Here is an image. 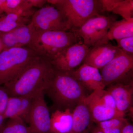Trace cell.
I'll return each mask as SVG.
<instances>
[{"label": "cell", "instance_id": "277c9868", "mask_svg": "<svg viewBox=\"0 0 133 133\" xmlns=\"http://www.w3.org/2000/svg\"><path fill=\"white\" fill-rule=\"evenodd\" d=\"M66 18L70 31H74L93 17L103 13L100 0H48Z\"/></svg>", "mask_w": 133, "mask_h": 133}, {"label": "cell", "instance_id": "d4e9b609", "mask_svg": "<svg viewBox=\"0 0 133 133\" xmlns=\"http://www.w3.org/2000/svg\"><path fill=\"white\" fill-rule=\"evenodd\" d=\"M116 41L118 48L125 53L133 55V36L117 39Z\"/></svg>", "mask_w": 133, "mask_h": 133}, {"label": "cell", "instance_id": "8992f818", "mask_svg": "<svg viewBox=\"0 0 133 133\" xmlns=\"http://www.w3.org/2000/svg\"><path fill=\"white\" fill-rule=\"evenodd\" d=\"M115 15H99L93 17L80 28L73 31L83 40V43L88 48L109 42L108 30L112 23L116 21Z\"/></svg>", "mask_w": 133, "mask_h": 133}, {"label": "cell", "instance_id": "7c38bea8", "mask_svg": "<svg viewBox=\"0 0 133 133\" xmlns=\"http://www.w3.org/2000/svg\"><path fill=\"white\" fill-rule=\"evenodd\" d=\"M91 116L93 122L96 123L116 117H125L117 110L108 107L100 95L99 90L94 91L84 99Z\"/></svg>", "mask_w": 133, "mask_h": 133}, {"label": "cell", "instance_id": "8fae6325", "mask_svg": "<svg viewBox=\"0 0 133 133\" xmlns=\"http://www.w3.org/2000/svg\"><path fill=\"white\" fill-rule=\"evenodd\" d=\"M123 52L117 46L107 42L90 48L83 63L101 69Z\"/></svg>", "mask_w": 133, "mask_h": 133}, {"label": "cell", "instance_id": "7402d4cb", "mask_svg": "<svg viewBox=\"0 0 133 133\" xmlns=\"http://www.w3.org/2000/svg\"><path fill=\"white\" fill-rule=\"evenodd\" d=\"M29 0H0V9L5 14L18 13L29 17L34 12Z\"/></svg>", "mask_w": 133, "mask_h": 133}, {"label": "cell", "instance_id": "2e32d148", "mask_svg": "<svg viewBox=\"0 0 133 133\" xmlns=\"http://www.w3.org/2000/svg\"><path fill=\"white\" fill-rule=\"evenodd\" d=\"M35 32L33 26L29 23L7 33H0V39L4 49L22 48L28 46Z\"/></svg>", "mask_w": 133, "mask_h": 133}, {"label": "cell", "instance_id": "4316f807", "mask_svg": "<svg viewBox=\"0 0 133 133\" xmlns=\"http://www.w3.org/2000/svg\"><path fill=\"white\" fill-rule=\"evenodd\" d=\"M32 8L37 7L40 8L44 6L47 1L45 0H29Z\"/></svg>", "mask_w": 133, "mask_h": 133}, {"label": "cell", "instance_id": "d6986e66", "mask_svg": "<svg viewBox=\"0 0 133 133\" xmlns=\"http://www.w3.org/2000/svg\"><path fill=\"white\" fill-rule=\"evenodd\" d=\"M103 12H111L124 19L133 18V0H100Z\"/></svg>", "mask_w": 133, "mask_h": 133}, {"label": "cell", "instance_id": "f1b7e54d", "mask_svg": "<svg viewBox=\"0 0 133 133\" xmlns=\"http://www.w3.org/2000/svg\"><path fill=\"white\" fill-rule=\"evenodd\" d=\"M121 133H133V126L128 123L122 129Z\"/></svg>", "mask_w": 133, "mask_h": 133}, {"label": "cell", "instance_id": "ffe728a7", "mask_svg": "<svg viewBox=\"0 0 133 133\" xmlns=\"http://www.w3.org/2000/svg\"><path fill=\"white\" fill-rule=\"evenodd\" d=\"M133 36V18L114 22L108 33V41Z\"/></svg>", "mask_w": 133, "mask_h": 133}, {"label": "cell", "instance_id": "603a6c76", "mask_svg": "<svg viewBox=\"0 0 133 133\" xmlns=\"http://www.w3.org/2000/svg\"><path fill=\"white\" fill-rule=\"evenodd\" d=\"M1 133H33L29 126L21 119H9Z\"/></svg>", "mask_w": 133, "mask_h": 133}, {"label": "cell", "instance_id": "ac0fdd59", "mask_svg": "<svg viewBox=\"0 0 133 133\" xmlns=\"http://www.w3.org/2000/svg\"><path fill=\"white\" fill-rule=\"evenodd\" d=\"M72 110L70 109L55 110L51 115V133H68L72 123Z\"/></svg>", "mask_w": 133, "mask_h": 133}, {"label": "cell", "instance_id": "d6a6232c", "mask_svg": "<svg viewBox=\"0 0 133 133\" xmlns=\"http://www.w3.org/2000/svg\"><path fill=\"white\" fill-rule=\"evenodd\" d=\"M91 133H97L96 131H95V128L94 129H93Z\"/></svg>", "mask_w": 133, "mask_h": 133}, {"label": "cell", "instance_id": "3957f363", "mask_svg": "<svg viewBox=\"0 0 133 133\" xmlns=\"http://www.w3.org/2000/svg\"><path fill=\"white\" fill-rule=\"evenodd\" d=\"M76 33L71 31L35 32L27 47L39 56L51 60L66 48L77 43Z\"/></svg>", "mask_w": 133, "mask_h": 133}, {"label": "cell", "instance_id": "5b68a950", "mask_svg": "<svg viewBox=\"0 0 133 133\" xmlns=\"http://www.w3.org/2000/svg\"><path fill=\"white\" fill-rule=\"evenodd\" d=\"M38 56L27 46L3 50L0 53V86L16 77Z\"/></svg>", "mask_w": 133, "mask_h": 133}, {"label": "cell", "instance_id": "52a82bcc", "mask_svg": "<svg viewBox=\"0 0 133 133\" xmlns=\"http://www.w3.org/2000/svg\"><path fill=\"white\" fill-rule=\"evenodd\" d=\"M133 55L123 52L101 69L105 86L133 81Z\"/></svg>", "mask_w": 133, "mask_h": 133}, {"label": "cell", "instance_id": "6da1fadb", "mask_svg": "<svg viewBox=\"0 0 133 133\" xmlns=\"http://www.w3.org/2000/svg\"><path fill=\"white\" fill-rule=\"evenodd\" d=\"M55 71L50 61L38 56L16 77L2 86L9 97L33 95L44 89Z\"/></svg>", "mask_w": 133, "mask_h": 133}, {"label": "cell", "instance_id": "f546056e", "mask_svg": "<svg viewBox=\"0 0 133 133\" xmlns=\"http://www.w3.org/2000/svg\"><path fill=\"white\" fill-rule=\"evenodd\" d=\"M5 119L2 114H0V133H1L5 124Z\"/></svg>", "mask_w": 133, "mask_h": 133}, {"label": "cell", "instance_id": "9a60e30c", "mask_svg": "<svg viewBox=\"0 0 133 133\" xmlns=\"http://www.w3.org/2000/svg\"><path fill=\"white\" fill-rule=\"evenodd\" d=\"M75 78L85 88L93 91L104 89L101 74L97 68L83 63L72 72Z\"/></svg>", "mask_w": 133, "mask_h": 133}, {"label": "cell", "instance_id": "4dcf8cb0", "mask_svg": "<svg viewBox=\"0 0 133 133\" xmlns=\"http://www.w3.org/2000/svg\"><path fill=\"white\" fill-rule=\"evenodd\" d=\"M4 49V47H3L2 43L1 41V39H0V53Z\"/></svg>", "mask_w": 133, "mask_h": 133}, {"label": "cell", "instance_id": "30bf717a", "mask_svg": "<svg viewBox=\"0 0 133 133\" xmlns=\"http://www.w3.org/2000/svg\"><path fill=\"white\" fill-rule=\"evenodd\" d=\"M49 110L45 99L43 89L33 95L29 126L33 133H51Z\"/></svg>", "mask_w": 133, "mask_h": 133}, {"label": "cell", "instance_id": "e0dca14e", "mask_svg": "<svg viewBox=\"0 0 133 133\" xmlns=\"http://www.w3.org/2000/svg\"><path fill=\"white\" fill-rule=\"evenodd\" d=\"M72 114V125L68 133H88L93 121L84 99L74 108Z\"/></svg>", "mask_w": 133, "mask_h": 133}, {"label": "cell", "instance_id": "83f0119b", "mask_svg": "<svg viewBox=\"0 0 133 133\" xmlns=\"http://www.w3.org/2000/svg\"><path fill=\"white\" fill-rule=\"evenodd\" d=\"M99 129L104 133H121L122 128H99Z\"/></svg>", "mask_w": 133, "mask_h": 133}, {"label": "cell", "instance_id": "1f68e13d", "mask_svg": "<svg viewBox=\"0 0 133 133\" xmlns=\"http://www.w3.org/2000/svg\"><path fill=\"white\" fill-rule=\"evenodd\" d=\"M95 129L97 133H104L99 129V128L98 127H97Z\"/></svg>", "mask_w": 133, "mask_h": 133}, {"label": "cell", "instance_id": "5bb4252c", "mask_svg": "<svg viewBox=\"0 0 133 133\" xmlns=\"http://www.w3.org/2000/svg\"><path fill=\"white\" fill-rule=\"evenodd\" d=\"M33 95L9 97L2 114L4 118H18L29 124Z\"/></svg>", "mask_w": 133, "mask_h": 133}, {"label": "cell", "instance_id": "44dd1931", "mask_svg": "<svg viewBox=\"0 0 133 133\" xmlns=\"http://www.w3.org/2000/svg\"><path fill=\"white\" fill-rule=\"evenodd\" d=\"M31 19L18 13L2 14L0 15V33L10 32L21 26L29 24Z\"/></svg>", "mask_w": 133, "mask_h": 133}, {"label": "cell", "instance_id": "cb8c5ba5", "mask_svg": "<svg viewBox=\"0 0 133 133\" xmlns=\"http://www.w3.org/2000/svg\"><path fill=\"white\" fill-rule=\"evenodd\" d=\"M128 123L125 117H116L98 122L97 127L100 129L122 128Z\"/></svg>", "mask_w": 133, "mask_h": 133}, {"label": "cell", "instance_id": "ba28073f", "mask_svg": "<svg viewBox=\"0 0 133 133\" xmlns=\"http://www.w3.org/2000/svg\"><path fill=\"white\" fill-rule=\"evenodd\" d=\"M30 23L35 32L70 31L64 15L52 5L44 6L34 12Z\"/></svg>", "mask_w": 133, "mask_h": 133}, {"label": "cell", "instance_id": "484cf974", "mask_svg": "<svg viewBox=\"0 0 133 133\" xmlns=\"http://www.w3.org/2000/svg\"><path fill=\"white\" fill-rule=\"evenodd\" d=\"M9 96L4 87L0 86V114L5 111Z\"/></svg>", "mask_w": 133, "mask_h": 133}, {"label": "cell", "instance_id": "4fadbf2b", "mask_svg": "<svg viewBox=\"0 0 133 133\" xmlns=\"http://www.w3.org/2000/svg\"><path fill=\"white\" fill-rule=\"evenodd\" d=\"M106 90L114 99L116 109L125 115L133 110V82L117 83L108 86Z\"/></svg>", "mask_w": 133, "mask_h": 133}, {"label": "cell", "instance_id": "7a4b0ae2", "mask_svg": "<svg viewBox=\"0 0 133 133\" xmlns=\"http://www.w3.org/2000/svg\"><path fill=\"white\" fill-rule=\"evenodd\" d=\"M84 87L71 72L55 70V72L43 89L44 94L52 100L55 110L74 108L85 97Z\"/></svg>", "mask_w": 133, "mask_h": 133}, {"label": "cell", "instance_id": "9c48e42d", "mask_svg": "<svg viewBox=\"0 0 133 133\" xmlns=\"http://www.w3.org/2000/svg\"><path fill=\"white\" fill-rule=\"evenodd\" d=\"M90 49L83 43L77 42L66 48L50 62L57 70L72 72L83 63Z\"/></svg>", "mask_w": 133, "mask_h": 133}, {"label": "cell", "instance_id": "836d02e7", "mask_svg": "<svg viewBox=\"0 0 133 133\" xmlns=\"http://www.w3.org/2000/svg\"><path fill=\"white\" fill-rule=\"evenodd\" d=\"M3 11L2 10H1V9H0V15H1L2 14H3Z\"/></svg>", "mask_w": 133, "mask_h": 133}]
</instances>
